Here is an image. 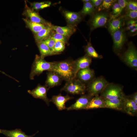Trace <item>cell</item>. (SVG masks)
Instances as JSON below:
<instances>
[{"label": "cell", "instance_id": "obj_11", "mask_svg": "<svg viewBox=\"0 0 137 137\" xmlns=\"http://www.w3.org/2000/svg\"><path fill=\"white\" fill-rule=\"evenodd\" d=\"M93 97L88 94H83L66 109L68 111L85 109Z\"/></svg>", "mask_w": 137, "mask_h": 137}, {"label": "cell", "instance_id": "obj_6", "mask_svg": "<svg viewBox=\"0 0 137 137\" xmlns=\"http://www.w3.org/2000/svg\"><path fill=\"white\" fill-rule=\"evenodd\" d=\"M122 59L125 63L135 70L137 68V51L134 45L130 43L127 50L122 56Z\"/></svg>", "mask_w": 137, "mask_h": 137}, {"label": "cell", "instance_id": "obj_38", "mask_svg": "<svg viewBox=\"0 0 137 137\" xmlns=\"http://www.w3.org/2000/svg\"><path fill=\"white\" fill-rule=\"evenodd\" d=\"M127 96L128 98L132 100L136 104H137V92H136L131 95Z\"/></svg>", "mask_w": 137, "mask_h": 137}, {"label": "cell", "instance_id": "obj_7", "mask_svg": "<svg viewBox=\"0 0 137 137\" xmlns=\"http://www.w3.org/2000/svg\"><path fill=\"white\" fill-rule=\"evenodd\" d=\"M113 42V49L119 54L121 50L126 38L124 30L122 28L113 33L112 35Z\"/></svg>", "mask_w": 137, "mask_h": 137}, {"label": "cell", "instance_id": "obj_25", "mask_svg": "<svg viewBox=\"0 0 137 137\" xmlns=\"http://www.w3.org/2000/svg\"><path fill=\"white\" fill-rule=\"evenodd\" d=\"M40 54V57L44 59L45 57L56 54L44 43L42 42L37 43Z\"/></svg>", "mask_w": 137, "mask_h": 137}, {"label": "cell", "instance_id": "obj_32", "mask_svg": "<svg viewBox=\"0 0 137 137\" xmlns=\"http://www.w3.org/2000/svg\"><path fill=\"white\" fill-rule=\"evenodd\" d=\"M65 43L61 41L56 42L54 47V52L57 54L63 52L65 49Z\"/></svg>", "mask_w": 137, "mask_h": 137}, {"label": "cell", "instance_id": "obj_22", "mask_svg": "<svg viewBox=\"0 0 137 137\" xmlns=\"http://www.w3.org/2000/svg\"><path fill=\"white\" fill-rule=\"evenodd\" d=\"M123 17L110 20L108 26V30L112 35L113 33L121 28L124 23Z\"/></svg>", "mask_w": 137, "mask_h": 137}, {"label": "cell", "instance_id": "obj_18", "mask_svg": "<svg viewBox=\"0 0 137 137\" xmlns=\"http://www.w3.org/2000/svg\"><path fill=\"white\" fill-rule=\"evenodd\" d=\"M51 27L53 30L68 39L76 31L75 26L68 25L64 27L52 25Z\"/></svg>", "mask_w": 137, "mask_h": 137}, {"label": "cell", "instance_id": "obj_20", "mask_svg": "<svg viewBox=\"0 0 137 137\" xmlns=\"http://www.w3.org/2000/svg\"><path fill=\"white\" fill-rule=\"evenodd\" d=\"M38 132L32 135H28L19 129L12 130L0 129V133L4 135L7 137H33Z\"/></svg>", "mask_w": 137, "mask_h": 137}, {"label": "cell", "instance_id": "obj_9", "mask_svg": "<svg viewBox=\"0 0 137 137\" xmlns=\"http://www.w3.org/2000/svg\"><path fill=\"white\" fill-rule=\"evenodd\" d=\"M49 89L45 85L39 84L35 89L28 90L27 92L33 97L43 100L49 106L50 101L47 97V93Z\"/></svg>", "mask_w": 137, "mask_h": 137}, {"label": "cell", "instance_id": "obj_28", "mask_svg": "<svg viewBox=\"0 0 137 137\" xmlns=\"http://www.w3.org/2000/svg\"><path fill=\"white\" fill-rule=\"evenodd\" d=\"M31 8L34 10L38 11L49 7L51 3L49 1H44L40 2H29Z\"/></svg>", "mask_w": 137, "mask_h": 137}, {"label": "cell", "instance_id": "obj_37", "mask_svg": "<svg viewBox=\"0 0 137 137\" xmlns=\"http://www.w3.org/2000/svg\"><path fill=\"white\" fill-rule=\"evenodd\" d=\"M128 2V1L125 0H118L117 1V3L123 10L126 7Z\"/></svg>", "mask_w": 137, "mask_h": 137}, {"label": "cell", "instance_id": "obj_1", "mask_svg": "<svg viewBox=\"0 0 137 137\" xmlns=\"http://www.w3.org/2000/svg\"><path fill=\"white\" fill-rule=\"evenodd\" d=\"M74 60L68 59L55 61L51 71L58 75L63 80L66 82L76 78L74 64Z\"/></svg>", "mask_w": 137, "mask_h": 137}, {"label": "cell", "instance_id": "obj_10", "mask_svg": "<svg viewBox=\"0 0 137 137\" xmlns=\"http://www.w3.org/2000/svg\"><path fill=\"white\" fill-rule=\"evenodd\" d=\"M108 20V16L106 13H97L94 14L90 21L91 30L104 26L107 23Z\"/></svg>", "mask_w": 137, "mask_h": 137}, {"label": "cell", "instance_id": "obj_16", "mask_svg": "<svg viewBox=\"0 0 137 137\" xmlns=\"http://www.w3.org/2000/svg\"><path fill=\"white\" fill-rule=\"evenodd\" d=\"M62 80L56 73L53 71H48L45 85L49 89L60 85Z\"/></svg>", "mask_w": 137, "mask_h": 137}, {"label": "cell", "instance_id": "obj_43", "mask_svg": "<svg viewBox=\"0 0 137 137\" xmlns=\"http://www.w3.org/2000/svg\"><path fill=\"white\" fill-rule=\"evenodd\" d=\"M1 41L0 40V44H1Z\"/></svg>", "mask_w": 137, "mask_h": 137}, {"label": "cell", "instance_id": "obj_4", "mask_svg": "<svg viewBox=\"0 0 137 137\" xmlns=\"http://www.w3.org/2000/svg\"><path fill=\"white\" fill-rule=\"evenodd\" d=\"M109 83L103 76L94 78L88 83L86 91L88 94L92 97L99 95Z\"/></svg>", "mask_w": 137, "mask_h": 137}, {"label": "cell", "instance_id": "obj_21", "mask_svg": "<svg viewBox=\"0 0 137 137\" xmlns=\"http://www.w3.org/2000/svg\"><path fill=\"white\" fill-rule=\"evenodd\" d=\"M99 108H106V106L104 99L98 95L93 97L85 109Z\"/></svg>", "mask_w": 137, "mask_h": 137}, {"label": "cell", "instance_id": "obj_2", "mask_svg": "<svg viewBox=\"0 0 137 137\" xmlns=\"http://www.w3.org/2000/svg\"><path fill=\"white\" fill-rule=\"evenodd\" d=\"M55 61L49 62L36 55L32 64L29 77L31 80L34 79L36 76H39L45 71H52Z\"/></svg>", "mask_w": 137, "mask_h": 137}, {"label": "cell", "instance_id": "obj_26", "mask_svg": "<svg viewBox=\"0 0 137 137\" xmlns=\"http://www.w3.org/2000/svg\"><path fill=\"white\" fill-rule=\"evenodd\" d=\"M86 54L89 57L101 59L102 55L99 54L93 46L90 41L88 42L87 45L84 48Z\"/></svg>", "mask_w": 137, "mask_h": 137}, {"label": "cell", "instance_id": "obj_14", "mask_svg": "<svg viewBox=\"0 0 137 137\" xmlns=\"http://www.w3.org/2000/svg\"><path fill=\"white\" fill-rule=\"evenodd\" d=\"M73 98V97H70L68 95L62 96L60 93L57 95L53 96L50 101L55 104L58 110L61 111L66 109L65 103Z\"/></svg>", "mask_w": 137, "mask_h": 137}, {"label": "cell", "instance_id": "obj_17", "mask_svg": "<svg viewBox=\"0 0 137 137\" xmlns=\"http://www.w3.org/2000/svg\"><path fill=\"white\" fill-rule=\"evenodd\" d=\"M62 13L66 20L67 25L75 26L82 20L81 15L79 13L64 10Z\"/></svg>", "mask_w": 137, "mask_h": 137}, {"label": "cell", "instance_id": "obj_33", "mask_svg": "<svg viewBox=\"0 0 137 137\" xmlns=\"http://www.w3.org/2000/svg\"><path fill=\"white\" fill-rule=\"evenodd\" d=\"M41 42L45 44L52 51L54 52V47L56 42L54 40L49 37Z\"/></svg>", "mask_w": 137, "mask_h": 137}, {"label": "cell", "instance_id": "obj_35", "mask_svg": "<svg viewBox=\"0 0 137 137\" xmlns=\"http://www.w3.org/2000/svg\"><path fill=\"white\" fill-rule=\"evenodd\" d=\"M137 11H128L124 18L130 20H134L137 18Z\"/></svg>", "mask_w": 137, "mask_h": 137}, {"label": "cell", "instance_id": "obj_8", "mask_svg": "<svg viewBox=\"0 0 137 137\" xmlns=\"http://www.w3.org/2000/svg\"><path fill=\"white\" fill-rule=\"evenodd\" d=\"M25 2V8L23 14L26 17V18L33 22L48 25H51V23L46 21L34 10L29 7L26 1Z\"/></svg>", "mask_w": 137, "mask_h": 137}, {"label": "cell", "instance_id": "obj_15", "mask_svg": "<svg viewBox=\"0 0 137 137\" xmlns=\"http://www.w3.org/2000/svg\"><path fill=\"white\" fill-rule=\"evenodd\" d=\"M126 96L122 98L104 100L106 108L111 109L124 113V102Z\"/></svg>", "mask_w": 137, "mask_h": 137}, {"label": "cell", "instance_id": "obj_23", "mask_svg": "<svg viewBox=\"0 0 137 137\" xmlns=\"http://www.w3.org/2000/svg\"><path fill=\"white\" fill-rule=\"evenodd\" d=\"M27 27L29 29L34 35L36 34L43 29L50 25L31 22L27 18H23Z\"/></svg>", "mask_w": 137, "mask_h": 137}, {"label": "cell", "instance_id": "obj_3", "mask_svg": "<svg viewBox=\"0 0 137 137\" xmlns=\"http://www.w3.org/2000/svg\"><path fill=\"white\" fill-rule=\"evenodd\" d=\"M105 100L122 98L126 96L123 91V87L118 84L109 83L100 95Z\"/></svg>", "mask_w": 137, "mask_h": 137}, {"label": "cell", "instance_id": "obj_31", "mask_svg": "<svg viewBox=\"0 0 137 137\" xmlns=\"http://www.w3.org/2000/svg\"><path fill=\"white\" fill-rule=\"evenodd\" d=\"M112 14L110 17V20L116 18L122 12L123 9L117 3L113 4L112 6Z\"/></svg>", "mask_w": 137, "mask_h": 137}, {"label": "cell", "instance_id": "obj_29", "mask_svg": "<svg viewBox=\"0 0 137 137\" xmlns=\"http://www.w3.org/2000/svg\"><path fill=\"white\" fill-rule=\"evenodd\" d=\"M49 37L53 39L55 42L61 41L66 44L67 43L68 40V39L66 37L53 29Z\"/></svg>", "mask_w": 137, "mask_h": 137}, {"label": "cell", "instance_id": "obj_36", "mask_svg": "<svg viewBox=\"0 0 137 137\" xmlns=\"http://www.w3.org/2000/svg\"><path fill=\"white\" fill-rule=\"evenodd\" d=\"M137 25V21L134 20H130L127 24L126 29L130 30L136 26Z\"/></svg>", "mask_w": 137, "mask_h": 137}, {"label": "cell", "instance_id": "obj_12", "mask_svg": "<svg viewBox=\"0 0 137 137\" xmlns=\"http://www.w3.org/2000/svg\"><path fill=\"white\" fill-rule=\"evenodd\" d=\"M94 71L89 67L80 70L76 75V78L84 83L89 82L94 78Z\"/></svg>", "mask_w": 137, "mask_h": 137}, {"label": "cell", "instance_id": "obj_41", "mask_svg": "<svg viewBox=\"0 0 137 137\" xmlns=\"http://www.w3.org/2000/svg\"><path fill=\"white\" fill-rule=\"evenodd\" d=\"M0 72L1 73H2L4 74L5 75H6L8 76L9 77H10V78H13V79H14V80H15V79L14 78H13V77H11V76H10L9 75H8L7 74H6L5 72H2L1 71V70H0Z\"/></svg>", "mask_w": 137, "mask_h": 137}, {"label": "cell", "instance_id": "obj_5", "mask_svg": "<svg viewBox=\"0 0 137 137\" xmlns=\"http://www.w3.org/2000/svg\"><path fill=\"white\" fill-rule=\"evenodd\" d=\"M85 84L76 78L66 82L61 90L73 95H83L86 91Z\"/></svg>", "mask_w": 137, "mask_h": 137}, {"label": "cell", "instance_id": "obj_30", "mask_svg": "<svg viewBox=\"0 0 137 137\" xmlns=\"http://www.w3.org/2000/svg\"><path fill=\"white\" fill-rule=\"evenodd\" d=\"M115 1V0H102L101 4L98 7V11L109 9L113 5Z\"/></svg>", "mask_w": 137, "mask_h": 137}, {"label": "cell", "instance_id": "obj_19", "mask_svg": "<svg viewBox=\"0 0 137 137\" xmlns=\"http://www.w3.org/2000/svg\"><path fill=\"white\" fill-rule=\"evenodd\" d=\"M124 111V113L130 115H137V104L126 96L125 99Z\"/></svg>", "mask_w": 137, "mask_h": 137}, {"label": "cell", "instance_id": "obj_24", "mask_svg": "<svg viewBox=\"0 0 137 137\" xmlns=\"http://www.w3.org/2000/svg\"><path fill=\"white\" fill-rule=\"evenodd\" d=\"M51 25L47 26L36 34L34 37L36 43L42 41L49 37L53 30Z\"/></svg>", "mask_w": 137, "mask_h": 137}, {"label": "cell", "instance_id": "obj_13", "mask_svg": "<svg viewBox=\"0 0 137 137\" xmlns=\"http://www.w3.org/2000/svg\"><path fill=\"white\" fill-rule=\"evenodd\" d=\"M92 62V58L85 54L83 56L74 60V71L76 76L80 70L89 67Z\"/></svg>", "mask_w": 137, "mask_h": 137}, {"label": "cell", "instance_id": "obj_34", "mask_svg": "<svg viewBox=\"0 0 137 137\" xmlns=\"http://www.w3.org/2000/svg\"><path fill=\"white\" fill-rule=\"evenodd\" d=\"M126 10L129 11H137V2L136 1H128L126 7Z\"/></svg>", "mask_w": 137, "mask_h": 137}, {"label": "cell", "instance_id": "obj_39", "mask_svg": "<svg viewBox=\"0 0 137 137\" xmlns=\"http://www.w3.org/2000/svg\"><path fill=\"white\" fill-rule=\"evenodd\" d=\"M102 0H92L91 2L94 7L99 6L101 4Z\"/></svg>", "mask_w": 137, "mask_h": 137}, {"label": "cell", "instance_id": "obj_42", "mask_svg": "<svg viewBox=\"0 0 137 137\" xmlns=\"http://www.w3.org/2000/svg\"><path fill=\"white\" fill-rule=\"evenodd\" d=\"M82 1L83 2V3H86V2H89V1H90V0H82Z\"/></svg>", "mask_w": 137, "mask_h": 137}, {"label": "cell", "instance_id": "obj_27", "mask_svg": "<svg viewBox=\"0 0 137 137\" xmlns=\"http://www.w3.org/2000/svg\"><path fill=\"white\" fill-rule=\"evenodd\" d=\"M83 7L82 10L79 13L83 15L93 14L94 10V7L91 2L84 3Z\"/></svg>", "mask_w": 137, "mask_h": 137}, {"label": "cell", "instance_id": "obj_40", "mask_svg": "<svg viewBox=\"0 0 137 137\" xmlns=\"http://www.w3.org/2000/svg\"><path fill=\"white\" fill-rule=\"evenodd\" d=\"M137 25L134 28L130 30V32L131 33H134L136 32L137 29Z\"/></svg>", "mask_w": 137, "mask_h": 137}]
</instances>
